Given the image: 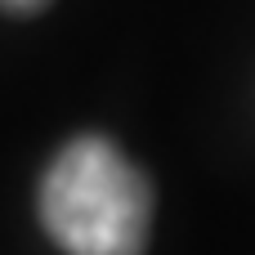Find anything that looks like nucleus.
I'll return each instance as SVG.
<instances>
[{
  "label": "nucleus",
  "instance_id": "f257e3e1",
  "mask_svg": "<svg viewBox=\"0 0 255 255\" xmlns=\"http://www.w3.org/2000/svg\"><path fill=\"white\" fill-rule=\"evenodd\" d=\"M40 220L67 255H143L152 188L108 139L85 134L54 157L40 184Z\"/></svg>",
  "mask_w": 255,
  "mask_h": 255
},
{
  "label": "nucleus",
  "instance_id": "f03ea898",
  "mask_svg": "<svg viewBox=\"0 0 255 255\" xmlns=\"http://www.w3.org/2000/svg\"><path fill=\"white\" fill-rule=\"evenodd\" d=\"M49 0H0V9H9V13H36V9H45Z\"/></svg>",
  "mask_w": 255,
  "mask_h": 255
}]
</instances>
